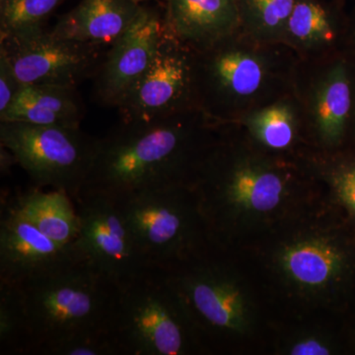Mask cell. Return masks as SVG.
I'll use <instances>...</instances> for the list:
<instances>
[{
    "instance_id": "cell-1",
    "label": "cell",
    "mask_w": 355,
    "mask_h": 355,
    "mask_svg": "<svg viewBox=\"0 0 355 355\" xmlns=\"http://www.w3.org/2000/svg\"><path fill=\"white\" fill-rule=\"evenodd\" d=\"M219 128L220 123L200 110L148 121H120L96 140L81 193L119 200L169 187H193Z\"/></svg>"
},
{
    "instance_id": "cell-2",
    "label": "cell",
    "mask_w": 355,
    "mask_h": 355,
    "mask_svg": "<svg viewBox=\"0 0 355 355\" xmlns=\"http://www.w3.org/2000/svg\"><path fill=\"white\" fill-rule=\"evenodd\" d=\"M297 58L286 44L259 41L240 28L195 51L198 108L217 123H237L289 94Z\"/></svg>"
},
{
    "instance_id": "cell-3",
    "label": "cell",
    "mask_w": 355,
    "mask_h": 355,
    "mask_svg": "<svg viewBox=\"0 0 355 355\" xmlns=\"http://www.w3.org/2000/svg\"><path fill=\"white\" fill-rule=\"evenodd\" d=\"M293 176L284 163L227 141L222 125L198 169L193 189L214 245L242 217L259 219L282 209Z\"/></svg>"
},
{
    "instance_id": "cell-4",
    "label": "cell",
    "mask_w": 355,
    "mask_h": 355,
    "mask_svg": "<svg viewBox=\"0 0 355 355\" xmlns=\"http://www.w3.org/2000/svg\"><path fill=\"white\" fill-rule=\"evenodd\" d=\"M27 312V355L74 336L110 331L118 286L77 258L20 286Z\"/></svg>"
},
{
    "instance_id": "cell-5",
    "label": "cell",
    "mask_w": 355,
    "mask_h": 355,
    "mask_svg": "<svg viewBox=\"0 0 355 355\" xmlns=\"http://www.w3.org/2000/svg\"><path fill=\"white\" fill-rule=\"evenodd\" d=\"M109 329L123 355H184L200 345L167 272L153 266L118 286Z\"/></svg>"
},
{
    "instance_id": "cell-6",
    "label": "cell",
    "mask_w": 355,
    "mask_h": 355,
    "mask_svg": "<svg viewBox=\"0 0 355 355\" xmlns=\"http://www.w3.org/2000/svg\"><path fill=\"white\" fill-rule=\"evenodd\" d=\"M116 200L149 266L170 270L214 246L193 187L142 191Z\"/></svg>"
},
{
    "instance_id": "cell-7",
    "label": "cell",
    "mask_w": 355,
    "mask_h": 355,
    "mask_svg": "<svg viewBox=\"0 0 355 355\" xmlns=\"http://www.w3.org/2000/svg\"><path fill=\"white\" fill-rule=\"evenodd\" d=\"M96 140L81 128L0 121V146L14 154L34 187L64 191L73 200L87 179Z\"/></svg>"
},
{
    "instance_id": "cell-8",
    "label": "cell",
    "mask_w": 355,
    "mask_h": 355,
    "mask_svg": "<svg viewBox=\"0 0 355 355\" xmlns=\"http://www.w3.org/2000/svg\"><path fill=\"white\" fill-rule=\"evenodd\" d=\"M212 248L198 258L165 270L182 302L198 343L246 333L253 307L234 273L214 258Z\"/></svg>"
},
{
    "instance_id": "cell-9",
    "label": "cell",
    "mask_w": 355,
    "mask_h": 355,
    "mask_svg": "<svg viewBox=\"0 0 355 355\" xmlns=\"http://www.w3.org/2000/svg\"><path fill=\"white\" fill-rule=\"evenodd\" d=\"M74 202L78 212L79 232L71 247L80 260L116 286L150 268L114 198L102 193H83Z\"/></svg>"
},
{
    "instance_id": "cell-10",
    "label": "cell",
    "mask_w": 355,
    "mask_h": 355,
    "mask_svg": "<svg viewBox=\"0 0 355 355\" xmlns=\"http://www.w3.org/2000/svg\"><path fill=\"white\" fill-rule=\"evenodd\" d=\"M108 49L64 38L46 28L0 38V53L22 84L78 87L94 78Z\"/></svg>"
},
{
    "instance_id": "cell-11",
    "label": "cell",
    "mask_w": 355,
    "mask_h": 355,
    "mask_svg": "<svg viewBox=\"0 0 355 355\" xmlns=\"http://www.w3.org/2000/svg\"><path fill=\"white\" fill-rule=\"evenodd\" d=\"M123 121H153L198 108L195 51L164 28L146 73L118 109Z\"/></svg>"
},
{
    "instance_id": "cell-12",
    "label": "cell",
    "mask_w": 355,
    "mask_h": 355,
    "mask_svg": "<svg viewBox=\"0 0 355 355\" xmlns=\"http://www.w3.org/2000/svg\"><path fill=\"white\" fill-rule=\"evenodd\" d=\"M275 266L286 284L300 293L331 295L352 279L355 247L334 233L300 234L277 249Z\"/></svg>"
},
{
    "instance_id": "cell-13",
    "label": "cell",
    "mask_w": 355,
    "mask_h": 355,
    "mask_svg": "<svg viewBox=\"0 0 355 355\" xmlns=\"http://www.w3.org/2000/svg\"><path fill=\"white\" fill-rule=\"evenodd\" d=\"M164 16L142 7L132 25L109 46L94 81L96 101L118 109L153 62Z\"/></svg>"
},
{
    "instance_id": "cell-14",
    "label": "cell",
    "mask_w": 355,
    "mask_h": 355,
    "mask_svg": "<svg viewBox=\"0 0 355 355\" xmlns=\"http://www.w3.org/2000/svg\"><path fill=\"white\" fill-rule=\"evenodd\" d=\"M294 91L301 119L324 146H340L355 120V71L349 60L321 64L301 92Z\"/></svg>"
},
{
    "instance_id": "cell-15",
    "label": "cell",
    "mask_w": 355,
    "mask_h": 355,
    "mask_svg": "<svg viewBox=\"0 0 355 355\" xmlns=\"http://www.w3.org/2000/svg\"><path fill=\"white\" fill-rule=\"evenodd\" d=\"M77 258L71 246L53 241L27 220L2 193L0 209V284L21 286Z\"/></svg>"
},
{
    "instance_id": "cell-16",
    "label": "cell",
    "mask_w": 355,
    "mask_h": 355,
    "mask_svg": "<svg viewBox=\"0 0 355 355\" xmlns=\"http://www.w3.org/2000/svg\"><path fill=\"white\" fill-rule=\"evenodd\" d=\"M164 28L198 51L241 28L238 0H167Z\"/></svg>"
},
{
    "instance_id": "cell-17",
    "label": "cell",
    "mask_w": 355,
    "mask_h": 355,
    "mask_svg": "<svg viewBox=\"0 0 355 355\" xmlns=\"http://www.w3.org/2000/svg\"><path fill=\"white\" fill-rule=\"evenodd\" d=\"M141 9L133 0H81L58 19L51 31L64 38L109 48L132 25Z\"/></svg>"
},
{
    "instance_id": "cell-18",
    "label": "cell",
    "mask_w": 355,
    "mask_h": 355,
    "mask_svg": "<svg viewBox=\"0 0 355 355\" xmlns=\"http://www.w3.org/2000/svg\"><path fill=\"white\" fill-rule=\"evenodd\" d=\"M85 107L77 87L23 84L0 121L81 128Z\"/></svg>"
},
{
    "instance_id": "cell-19",
    "label": "cell",
    "mask_w": 355,
    "mask_h": 355,
    "mask_svg": "<svg viewBox=\"0 0 355 355\" xmlns=\"http://www.w3.org/2000/svg\"><path fill=\"white\" fill-rule=\"evenodd\" d=\"M12 198L22 216L51 240L62 246H71L76 241L79 232L78 212L69 193L33 186Z\"/></svg>"
},
{
    "instance_id": "cell-20",
    "label": "cell",
    "mask_w": 355,
    "mask_h": 355,
    "mask_svg": "<svg viewBox=\"0 0 355 355\" xmlns=\"http://www.w3.org/2000/svg\"><path fill=\"white\" fill-rule=\"evenodd\" d=\"M338 21L320 0H297L284 30L282 43L298 53H323L336 43Z\"/></svg>"
},
{
    "instance_id": "cell-21",
    "label": "cell",
    "mask_w": 355,
    "mask_h": 355,
    "mask_svg": "<svg viewBox=\"0 0 355 355\" xmlns=\"http://www.w3.org/2000/svg\"><path fill=\"white\" fill-rule=\"evenodd\" d=\"M259 144L272 151L289 148L297 139L301 114L292 95L254 110L240 119Z\"/></svg>"
},
{
    "instance_id": "cell-22",
    "label": "cell",
    "mask_w": 355,
    "mask_h": 355,
    "mask_svg": "<svg viewBox=\"0 0 355 355\" xmlns=\"http://www.w3.org/2000/svg\"><path fill=\"white\" fill-rule=\"evenodd\" d=\"M297 0H238L241 30L268 43H282Z\"/></svg>"
},
{
    "instance_id": "cell-23",
    "label": "cell",
    "mask_w": 355,
    "mask_h": 355,
    "mask_svg": "<svg viewBox=\"0 0 355 355\" xmlns=\"http://www.w3.org/2000/svg\"><path fill=\"white\" fill-rule=\"evenodd\" d=\"M27 312L20 286L0 284V354L27 355Z\"/></svg>"
},
{
    "instance_id": "cell-24",
    "label": "cell",
    "mask_w": 355,
    "mask_h": 355,
    "mask_svg": "<svg viewBox=\"0 0 355 355\" xmlns=\"http://www.w3.org/2000/svg\"><path fill=\"white\" fill-rule=\"evenodd\" d=\"M64 0H0V38L43 29Z\"/></svg>"
},
{
    "instance_id": "cell-25",
    "label": "cell",
    "mask_w": 355,
    "mask_h": 355,
    "mask_svg": "<svg viewBox=\"0 0 355 355\" xmlns=\"http://www.w3.org/2000/svg\"><path fill=\"white\" fill-rule=\"evenodd\" d=\"M42 355H123L110 331L74 336L44 349Z\"/></svg>"
},
{
    "instance_id": "cell-26",
    "label": "cell",
    "mask_w": 355,
    "mask_h": 355,
    "mask_svg": "<svg viewBox=\"0 0 355 355\" xmlns=\"http://www.w3.org/2000/svg\"><path fill=\"white\" fill-rule=\"evenodd\" d=\"M336 196L355 217V160L340 165L331 174Z\"/></svg>"
},
{
    "instance_id": "cell-27",
    "label": "cell",
    "mask_w": 355,
    "mask_h": 355,
    "mask_svg": "<svg viewBox=\"0 0 355 355\" xmlns=\"http://www.w3.org/2000/svg\"><path fill=\"white\" fill-rule=\"evenodd\" d=\"M286 350L291 355H328L336 352V347L327 336L304 334L288 343Z\"/></svg>"
},
{
    "instance_id": "cell-28",
    "label": "cell",
    "mask_w": 355,
    "mask_h": 355,
    "mask_svg": "<svg viewBox=\"0 0 355 355\" xmlns=\"http://www.w3.org/2000/svg\"><path fill=\"white\" fill-rule=\"evenodd\" d=\"M23 84L3 53H0V114L8 109Z\"/></svg>"
},
{
    "instance_id": "cell-29",
    "label": "cell",
    "mask_w": 355,
    "mask_h": 355,
    "mask_svg": "<svg viewBox=\"0 0 355 355\" xmlns=\"http://www.w3.org/2000/svg\"><path fill=\"white\" fill-rule=\"evenodd\" d=\"M15 165H18V163L14 154L6 147L0 146V172L2 176L10 174Z\"/></svg>"
},
{
    "instance_id": "cell-30",
    "label": "cell",
    "mask_w": 355,
    "mask_h": 355,
    "mask_svg": "<svg viewBox=\"0 0 355 355\" xmlns=\"http://www.w3.org/2000/svg\"><path fill=\"white\" fill-rule=\"evenodd\" d=\"M352 40H354V42H355V11H354V19H352Z\"/></svg>"
},
{
    "instance_id": "cell-31",
    "label": "cell",
    "mask_w": 355,
    "mask_h": 355,
    "mask_svg": "<svg viewBox=\"0 0 355 355\" xmlns=\"http://www.w3.org/2000/svg\"><path fill=\"white\" fill-rule=\"evenodd\" d=\"M133 1L137 2V3H139V2L146 1V0H133Z\"/></svg>"
}]
</instances>
